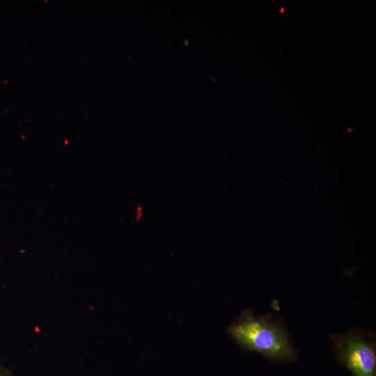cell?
<instances>
[{
	"mask_svg": "<svg viewBox=\"0 0 376 376\" xmlns=\"http://www.w3.org/2000/svg\"><path fill=\"white\" fill-rule=\"evenodd\" d=\"M226 331L242 349L259 353L274 362L297 359L298 352L285 323L269 313L255 315L251 309L246 308Z\"/></svg>",
	"mask_w": 376,
	"mask_h": 376,
	"instance_id": "obj_1",
	"label": "cell"
},
{
	"mask_svg": "<svg viewBox=\"0 0 376 376\" xmlns=\"http://www.w3.org/2000/svg\"><path fill=\"white\" fill-rule=\"evenodd\" d=\"M330 339L336 359L353 376H376L375 331L356 327Z\"/></svg>",
	"mask_w": 376,
	"mask_h": 376,
	"instance_id": "obj_2",
	"label": "cell"
},
{
	"mask_svg": "<svg viewBox=\"0 0 376 376\" xmlns=\"http://www.w3.org/2000/svg\"><path fill=\"white\" fill-rule=\"evenodd\" d=\"M0 376H12L11 371L0 364Z\"/></svg>",
	"mask_w": 376,
	"mask_h": 376,
	"instance_id": "obj_3",
	"label": "cell"
}]
</instances>
